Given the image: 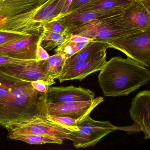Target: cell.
<instances>
[{
	"label": "cell",
	"mask_w": 150,
	"mask_h": 150,
	"mask_svg": "<svg viewBox=\"0 0 150 150\" xmlns=\"http://www.w3.org/2000/svg\"><path fill=\"white\" fill-rule=\"evenodd\" d=\"M33 87L40 92L47 93L48 88L51 86L48 83L41 79L31 82Z\"/></svg>",
	"instance_id": "27"
},
{
	"label": "cell",
	"mask_w": 150,
	"mask_h": 150,
	"mask_svg": "<svg viewBox=\"0 0 150 150\" xmlns=\"http://www.w3.org/2000/svg\"><path fill=\"white\" fill-rule=\"evenodd\" d=\"M98 97L92 100L68 103H47L48 116H66L74 119L78 124L90 115L94 108L104 101Z\"/></svg>",
	"instance_id": "7"
},
{
	"label": "cell",
	"mask_w": 150,
	"mask_h": 150,
	"mask_svg": "<svg viewBox=\"0 0 150 150\" xmlns=\"http://www.w3.org/2000/svg\"><path fill=\"white\" fill-rule=\"evenodd\" d=\"M109 48L105 41L94 40L90 42L83 49L67 60L65 66L71 65L77 62L86 60L100 51Z\"/></svg>",
	"instance_id": "18"
},
{
	"label": "cell",
	"mask_w": 150,
	"mask_h": 150,
	"mask_svg": "<svg viewBox=\"0 0 150 150\" xmlns=\"http://www.w3.org/2000/svg\"><path fill=\"white\" fill-rule=\"evenodd\" d=\"M129 114L134 123L150 140V91L140 92L132 100Z\"/></svg>",
	"instance_id": "13"
},
{
	"label": "cell",
	"mask_w": 150,
	"mask_h": 150,
	"mask_svg": "<svg viewBox=\"0 0 150 150\" xmlns=\"http://www.w3.org/2000/svg\"><path fill=\"white\" fill-rule=\"evenodd\" d=\"M0 72L27 82L41 79L47 82L51 86L55 83L47 71L45 60H32L21 65L0 67Z\"/></svg>",
	"instance_id": "9"
},
{
	"label": "cell",
	"mask_w": 150,
	"mask_h": 150,
	"mask_svg": "<svg viewBox=\"0 0 150 150\" xmlns=\"http://www.w3.org/2000/svg\"><path fill=\"white\" fill-rule=\"evenodd\" d=\"M141 1H145V0H141Z\"/></svg>",
	"instance_id": "33"
},
{
	"label": "cell",
	"mask_w": 150,
	"mask_h": 150,
	"mask_svg": "<svg viewBox=\"0 0 150 150\" xmlns=\"http://www.w3.org/2000/svg\"><path fill=\"white\" fill-rule=\"evenodd\" d=\"M134 1V0H90L76 11L112 10L122 11Z\"/></svg>",
	"instance_id": "17"
},
{
	"label": "cell",
	"mask_w": 150,
	"mask_h": 150,
	"mask_svg": "<svg viewBox=\"0 0 150 150\" xmlns=\"http://www.w3.org/2000/svg\"><path fill=\"white\" fill-rule=\"evenodd\" d=\"M8 134H36L54 137L62 141L69 140L72 129L48 119H36L19 123L10 124L6 127Z\"/></svg>",
	"instance_id": "6"
},
{
	"label": "cell",
	"mask_w": 150,
	"mask_h": 150,
	"mask_svg": "<svg viewBox=\"0 0 150 150\" xmlns=\"http://www.w3.org/2000/svg\"><path fill=\"white\" fill-rule=\"evenodd\" d=\"M47 93L35 90L31 82L0 72V126L36 119H47Z\"/></svg>",
	"instance_id": "1"
},
{
	"label": "cell",
	"mask_w": 150,
	"mask_h": 150,
	"mask_svg": "<svg viewBox=\"0 0 150 150\" xmlns=\"http://www.w3.org/2000/svg\"><path fill=\"white\" fill-rule=\"evenodd\" d=\"M123 11L112 10L76 11L70 13L62 14L52 20L59 21L67 31L119 15Z\"/></svg>",
	"instance_id": "12"
},
{
	"label": "cell",
	"mask_w": 150,
	"mask_h": 150,
	"mask_svg": "<svg viewBox=\"0 0 150 150\" xmlns=\"http://www.w3.org/2000/svg\"><path fill=\"white\" fill-rule=\"evenodd\" d=\"M41 33L26 35L0 46V55L23 60H37L38 46Z\"/></svg>",
	"instance_id": "10"
},
{
	"label": "cell",
	"mask_w": 150,
	"mask_h": 150,
	"mask_svg": "<svg viewBox=\"0 0 150 150\" xmlns=\"http://www.w3.org/2000/svg\"><path fill=\"white\" fill-rule=\"evenodd\" d=\"M28 35L30 34L16 32H0V46Z\"/></svg>",
	"instance_id": "24"
},
{
	"label": "cell",
	"mask_w": 150,
	"mask_h": 150,
	"mask_svg": "<svg viewBox=\"0 0 150 150\" xmlns=\"http://www.w3.org/2000/svg\"><path fill=\"white\" fill-rule=\"evenodd\" d=\"M116 25L129 30H144L150 27V13L141 1L134 0L124 10Z\"/></svg>",
	"instance_id": "11"
},
{
	"label": "cell",
	"mask_w": 150,
	"mask_h": 150,
	"mask_svg": "<svg viewBox=\"0 0 150 150\" xmlns=\"http://www.w3.org/2000/svg\"><path fill=\"white\" fill-rule=\"evenodd\" d=\"M122 13L67 30L66 33L67 34L81 35L94 40L106 41L139 31L126 29L116 25L117 20Z\"/></svg>",
	"instance_id": "5"
},
{
	"label": "cell",
	"mask_w": 150,
	"mask_h": 150,
	"mask_svg": "<svg viewBox=\"0 0 150 150\" xmlns=\"http://www.w3.org/2000/svg\"><path fill=\"white\" fill-rule=\"evenodd\" d=\"M69 37V34L52 32L43 30L41 33L40 45L47 51H51L60 45Z\"/></svg>",
	"instance_id": "19"
},
{
	"label": "cell",
	"mask_w": 150,
	"mask_h": 150,
	"mask_svg": "<svg viewBox=\"0 0 150 150\" xmlns=\"http://www.w3.org/2000/svg\"><path fill=\"white\" fill-rule=\"evenodd\" d=\"M69 34V40L70 41L74 42H86V41H94L93 39L87 37L81 36L77 34Z\"/></svg>",
	"instance_id": "30"
},
{
	"label": "cell",
	"mask_w": 150,
	"mask_h": 150,
	"mask_svg": "<svg viewBox=\"0 0 150 150\" xmlns=\"http://www.w3.org/2000/svg\"><path fill=\"white\" fill-rule=\"evenodd\" d=\"M105 41L109 48L119 50L142 66L150 68V27Z\"/></svg>",
	"instance_id": "3"
},
{
	"label": "cell",
	"mask_w": 150,
	"mask_h": 150,
	"mask_svg": "<svg viewBox=\"0 0 150 150\" xmlns=\"http://www.w3.org/2000/svg\"><path fill=\"white\" fill-rule=\"evenodd\" d=\"M54 52L56 54L62 55L68 60L77 53L75 47V42L70 41L69 38L60 45L55 48Z\"/></svg>",
	"instance_id": "22"
},
{
	"label": "cell",
	"mask_w": 150,
	"mask_h": 150,
	"mask_svg": "<svg viewBox=\"0 0 150 150\" xmlns=\"http://www.w3.org/2000/svg\"><path fill=\"white\" fill-rule=\"evenodd\" d=\"M73 0H67L66 1V3H65V6L64 7V9H63V11H62V14H65L67 11L68 10L69 8V6H70V4L72 3V1Z\"/></svg>",
	"instance_id": "31"
},
{
	"label": "cell",
	"mask_w": 150,
	"mask_h": 150,
	"mask_svg": "<svg viewBox=\"0 0 150 150\" xmlns=\"http://www.w3.org/2000/svg\"><path fill=\"white\" fill-rule=\"evenodd\" d=\"M8 137L11 140L22 141L30 144H61L63 141L54 137L40 135H18L8 134Z\"/></svg>",
	"instance_id": "20"
},
{
	"label": "cell",
	"mask_w": 150,
	"mask_h": 150,
	"mask_svg": "<svg viewBox=\"0 0 150 150\" xmlns=\"http://www.w3.org/2000/svg\"><path fill=\"white\" fill-rule=\"evenodd\" d=\"M106 50L98 52L86 60L65 66L59 77L60 82L69 80H83L89 75L100 71L106 62Z\"/></svg>",
	"instance_id": "8"
},
{
	"label": "cell",
	"mask_w": 150,
	"mask_h": 150,
	"mask_svg": "<svg viewBox=\"0 0 150 150\" xmlns=\"http://www.w3.org/2000/svg\"><path fill=\"white\" fill-rule=\"evenodd\" d=\"M67 60L62 55L55 53L45 60L47 71L54 80L58 79L60 76Z\"/></svg>",
	"instance_id": "21"
},
{
	"label": "cell",
	"mask_w": 150,
	"mask_h": 150,
	"mask_svg": "<svg viewBox=\"0 0 150 150\" xmlns=\"http://www.w3.org/2000/svg\"><path fill=\"white\" fill-rule=\"evenodd\" d=\"M30 60H20L5 55H0V67L21 65L27 63Z\"/></svg>",
	"instance_id": "25"
},
{
	"label": "cell",
	"mask_w": 150,
	"mask_h": 150,
	"mask_svg": "<svg viewBox=\"0 0 150 150\" xmlns=\"http://www.w3.org/2000/svg\"><path fill=\"white\" fill-rule=\"evenodd\" d=\"M78 130L71 132L69 140L76 149L96 145L103 137L117 130V127L108 121L94 120L87 116L77 125Z\"/></svg>",
	"instance_id": "4"
},
{
	"label": "cell",
	"mask_w": 150,
	"mask_h": 150,
	"mask_svg": "<svg viewBox=\"0 0 150 150\" xmlns=\"http://www.w3.org/2000/svg\"><path fill=\"white\" fill-rule=\"evenodd\" d=\"M47 119L54 123L68 128L72 129L73 132L78 130L77 122L72 118L66 116H48Z\"/></svg>",
	"instance_id": "23"
},
{
	"label": "cell",
	"mask_w": 150,
	"mask_h": 150,
	"mask_svg": "<svg viewBox=\"0 0 150 150\" xmlns=\"http://www.w3.org/2000/svg\"><path fill=\"white\" fill-rule=\"evenodd\" d=\"M67 0H54L44 5L34 16L33 21L43 27L46 23L62 13Z\"/></svg>",
	"instance_id": "16"
},
{
	"label": "cell",
	"mask_w": 150,
	"mask_h": 150,
	"mask_svg": "<svg viewBox=\"0 0 150 150\" xmlns=\"http://www.w3.org/2000/svg\"><path fill=\"white\" fill-rule=\"evenodd\" d=\"M95 93L89 89L69 86L49 87L47 92V103H68L85 101L95 98Z\"/></svg>",
	"instance_id": "14"
},
{
	"label": "cell",
	"mask_w": 150,
	"mask_h": 150,
	"mask_svg": "<svg viewBox=\"0 0 150 150\" xmlns=\"http://www.w3.org/2000/svg\"><path fill=\"white\" fill-rule=\"evenodd\" d=\"M141 1V0H140ZM143 4L145 8L149 11L150 13V0H145V1H141Z\"/></svg>",
	"instance_id": "32"
},
{
	"label": "cell",
	"mask_w": 150,
	"mask_h": 150,
	"mask_svg": "<svg viewBox=\"0 0 150 150\" xmlns=\"http://www.w3.org/2000/svg\"><path fill=\"white\" fill-rule=\"evenodd\" d=\"M52 0H0V23L40 7Z\"/></svg>",
	"instance_id": "15"
},
{
	"label": "cell",
	"mask_w": 150,
	"mask_h": 150,
	"mask_svg": "<svg viewBox=\"0 0 150 150\" xmlns=\"http://www.w3.org/2000/svg\"><path fill=\"white\" fill-rule=\"evenodd\" d=\"M49 55L46 50L42 47L40 43L38 45L37 48V60L38 61L44 60L49 57Z\"/></svg>",
	"instance_id": "29"
},
{
	"label": "cell",
	"mask_w": 150,
	"mask_h": 150,
	"mask_svg": "<svg viewBox=\"0 0 150 150\" xmlns=\"http://www.w3.org/2000/svg\"><path fill=\"white\" fill-rule=\"evenodd\" d=\"M43 30H47L56 33H66V29L58 20H52L45 23L43 26Z\"/></svg>",
	"instance_id": "26"
},
{
	"label": "cell",
	"mask_w": 150,
	"mask_h": 150,
	"mask_svg": "<svg viewBox=\"0 0 150 150\" xmlns=\"http://www.w3.org/2000/svg\"><path fill=\"white\" fill-rule=\"evenodd\" d=\"M98 81L105 97L128 96L150 81V71L131 58H111L100 70Z\"/></svg>",
	"instance_id": "2"
},
{
	"label": "cell",
	"mask_w": 150,
	"mask_h": 150,
	"mask_svg": "<svg viewBox=\"0 0 150 150\" xmlns=\"http://www.w3.org/2000/svg\"><path fill=\"white\" fill-rule=\"evenodd\" d=\"M90 0H73L70 4L68 10L66 13H69L77 10L84 5Z\"/></svg>",
	"instance_id": "28"
}]
</instances>
